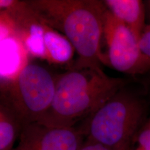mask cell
<instances>
[{
    "instance_id": "cell-1",
    "label": "cell",
    "mask_w": 150,
    "mask_h": 150,
    "mask_svg": "<svg viewBox=\"0 0 150 150\" xmlns=\"http://www.w3.org/2000/svg\"><path fill=\"white\" fill-rule=\"evenodd\" d=\"M45 23L60 31L78 54L72 68H101V42L106 7L97 0H29Z\"/></svg>"
},
{
    "instance_id": "cell-2",
    "label": "cell",
    "mask_w": 150,
    "mask_h": 150,
    "mask_svg": "<svg viewBox=\"0 0 150 150\" xmlns=\"http://www.w3.org/2000/svg\"><path fill=\"white\" fill-rule=\"evenodd\" d=\"M52 105L38 122L47 127H75L86 120L122 88V78L108 76L102 68H72L55 76Z\"/></svg>"
},
{
    "instance_id": "cell-3",
    "label": "cell",
    "mask_w": 150,
    "mask_h": 150,
    "mask_svg": "<svg viewBox=\"0 0 150 150\" xmlns=\"http://www.w3.org/2000/svg\"><path fill=\"white\" fill-rule=\"evenodd\" d=\"M128 84L119 90L81 125L86 139L113 150H128L149 117L148 103Z\"/></svg>"
},
{
    "instance_id": "cell-4",
    "label": "cell",
    "mask_w": 150,
    "mask_h": 150,
    "mask_svg": "<svg viewBox=\"0 0 150 150\" xmlns=\"http://www.w3.org/2000/svg\"><path fill=\"white\" fill-rule=\"evenodd\" d=\"M55 88V76L46 68L26 63L13 76L1 82V102L14 110L23 125L38 122L52 105Z\"/></svg>"
},
{
    "instance_id": "cell-5",
    "label": "cell",
    "mask_w": 150,
    "mask_h": 150,
    "mask_svg": "<svg viewBox=\"0 0 150 150\" xmlns=\"http://www.w3.org/2000/svg\"><path fill=\"white\" fill-rule=\"evenodd\" d=\"M103 36L107 46V60L112 68L131 76L150 74V59L142 54L138 39L107 8Z\"/></svg>"
},
{
    "instance_id": "cell-6",
    "label": "cell",
    "mask_w": 150,
    "mask_h": 150,
    "mask_svg": "<svg viewBox=\"0 0 150 150\" xmlns=\"http://www.w3.org/2000/svg\"><path fill=\"white\" fill-rule=\"evenodd\" d=\"M13 150H79L86 140L81 127L59 128L38 122L24 125Z\"/></svg>"
},
{
    "instance_id": "cell-7",
    "label": "cell",
    "mask_w": 150,
    "mask_h": 150,
    "mask_svg": "<svg viewBox=\"0 0 150 150\" xmlns=\"http://www.w3.org/2000/svg\"><path fill=\"white\" fill-rule=\"evenodd\" d=\"M104 4L111 13L129 28L139 40L147 26L145 4L140 0H106Z\"/></svg>"
},
{
    "instance_id": "cell-8",
    "label": "cell",
    "mask_w": 150,
    "mask_h": 150,
    "mask_svg": "<svg viewBox=\"0 0 150 150\" xmlns=\"http://www.w3.org/2000/svg\"><path fill=\"white\" fill-rule=\"evenodd\" d=\"M42 59L54 64H64L72 59L74 49L70 41L59 31L47 24L43 37Z\"/></svg>"
},
{
    "instance_id": "cell-9",
    "label": "cell",
    "mask_w": 150,
    "mask_h": 150,
    "mask_svg": "<svg viewBox=\"0 0 150 150\" xmlns=\"http://www.w3.org/2000/svg\"><path fill=\"white\" fill-rule=\"evenodd\" d=\"M23 123L8 104H0V150H13Z\"/></svg>"
},
{
    "instance_id": "cell-10",
    "label": "cell",
    "mask_w": 150,
    "mask_h": 150,
    "mask_svg": "<svg viewBox=\"0 0 150 150\" xmlns=\"http://www.w3.org/2000/svg\"><path fill=\"white\" fill-rule=\"evenodd\" d=\"M128 150H150V115L135 135Z\"/></svg>"
},
{
    "instance_id": "cell-11",
    "label": "cell",
    "mask_w": 150,
    "mask_h": 150,
    "mask_svg": "<svg viewBox=\"0 0 150 150\" xmlns=\"http://www.w3.org/2000/svg\"><path fill=\"white\" fill-rule=\"evenodd\" d=\"M138 44L142 54L150 59V24H147L144 29L138 40Z\"/></svg>"
},
{
    "instance_id": "cell-12",
    "label": "cell",
    "mask_w": 150,
    "mask_h": 150,
    "mask_svg": "<svg viewBox=\"0 0 150 150\" xmlns=\"http://www.w3.org/2000/svg\"><path fill=\"white\" fill-rule=\"evenodd\" d=\"M79 150H113L110 148L103 145L102 144L97 143V142L91 141V140H86L84 142L83 145L80 148Z\"/></svg>"
},
{
    "instance_id": "cell-13",
    "label": "cell",
    "mask_w": 150,
    "mask_h": 150,
    "mask_svg": "<svg viewBox=\"0 0 150 150\" xmlns=\"http://www.w3.org/2000/svg\"><path fill=\"white\" fill-rule=\"evenodd\" d=\"M145 7H146V14L147 15L148 18L150 20V0L145 1Z\"/></svg>"
},
{
    "instance_id": "cell-14",
    "label": "cell",
    "mask_w": 150,
    "mask_h": 150,
    "mask_svg": "<svg viewBox=\"0 0 150 150\" xmlns=\"http://www.w3.org/2000/svg\"><path fill=\"white\" fill-rule=\"evenodd\" d=\"M149 95H150V84H149Z\"/></svg>"
}]
</instances>
